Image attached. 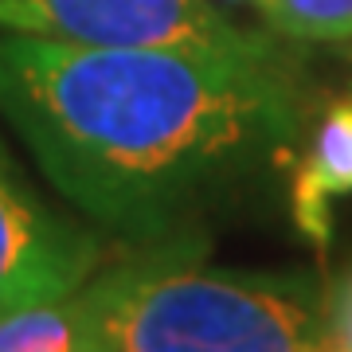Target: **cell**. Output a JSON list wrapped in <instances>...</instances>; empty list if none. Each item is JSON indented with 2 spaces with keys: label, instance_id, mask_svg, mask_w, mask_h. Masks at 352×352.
Returning a JSON list of instances; mask_svg holds the SVG:
<instances>
[{
  "label": "cell",
  "instance_id": "cell-1",
  "mask_svg": "<svg viewBox=\"0 0 352 352\" xmlns=\"http://www.w3.org/2000/svg\"><path fill=\"white\" fill-rule=\"evenodd\" d=\"M0 118L71 208L153 247L282 168L302 98L278 59L0 32Z\"/></svg>",
  "mask_w": 352,
  "mask_h": 352
},
{
  "label": "cell",
  "instance_id": "cell-2",
  "mask_svg": "<svg viewBox=\"0 0 352 352\" xmlns=\"http://www.w3.org/2000/svg\"><path fill=\"white\" fill-rule=\"evenodd\" d=\"M82 352H333L305 274L215 270L200 235L141 247L75 294Z\"/></svg>",
  "mask_w": 352,
  "mask_h": 352
},
{
  "label": "cell",
  "instance_id": "cell-3",
  "mask_svg": "<svg viewBox=\"0 0 352 352\" xmlns=\"http://www.w3.org/2000/svg\"><path fill=\"white\" fill-rule=\"evenodd\" d=\"M0 32L82 47H176L227 59H278L212 0H0Z\"/></svg>",
  "mask_w": 352,
  "mask_h": 352
},
{
  "label": "cell",
  "instance_id": "cell-4",
  "mask_svg": "<svg viewBox=\"0 0 352 352\" xmlns=\"http://www.w3.org/2000/svg\"><path fill=\"white\" fill-rule=\"evenodd\" d=\"M102 266L106 239L55 212L0 138V314L71 298Z\"/></svg>",
  "mask_w": 352,
  "mask_h": 352
},
{
  "label": "cell",
  "instance_id": "cell-5",
  "mask_svg": "<svg viewBox=\"0 0 352 352\" xmlns=\"http://www.w3.org/2000/svg\"><path fill=\"white\" fill-rule=\"evenodd\" d=\"M340 196H352V98L329 106L294 176V223L317 251L333 239V200Z\"/></svg>",
  "mask_w": 352,
  "mask_h": 352
},
{
  "label": "cell",
  "instance_id": "cell-6",
  "mask_svg": "<svg viewBox=\"0 0 352 352\" xmlns=\"http://www.w3.org/2000/svg\"><path fill=\"white\" fill-rule=\"evenodd\" d=\"M0 352H82L75 294L0 314Z\"/></svg>",
  "mask_w": 352,
  "mask_h": 352
},
{
  "label": "cell",
  "instance_id": "cell-7",
  "mask_svg": "<svg viewBox=\"0 0 352 352\" xmlns=\"http://www.w3.org/2000/svg\"><path fill=\"white\" fill-rule=\"evenodd\" d=\"M263 16L278 36L289 39H352V0H266Z\"/></svg>",
  "mask_w": 352,
  "mask_h": 352
},
{
  "label": "cell",
  "instance_id": "cell-8",
  "mask_svg": "<svg viewBox=\"0 0 352 352\" xmlns=\"http://www.w3.org/2000/svg\"><path fill=\"white\" fill-rule=\"evenodd\" d=\"M329 344L333 352H352V266L329 294Z\"/></svg>",
  "mask_w": 352,
  "mask_h": 352
},
{
  "label": "cell",
  "instance_id": "cell-9",
  "mask_svg": "<svg viewBox=\"0 0 352 352\" xmlns=\"http://www.w3.org/2000/svg\"><path fill=\"white\" fill-rule=\"evenodd\" d=\"M219 4H227V8H258V12L266 8V0H219Z\"/></svg>",
  "mask_w": 352,
  "mask_h": 352
}]
</instances>
